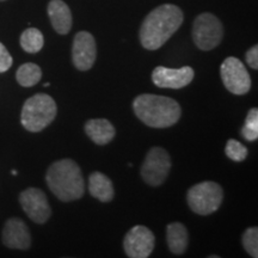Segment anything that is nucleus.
I'll list each match as a JSON object with an SVG mask.
<instances>
[{"label": "nucleus", "mask_w": 258, "mask_h": 258, "mask_svg": "<svg viewBox=\"0 0 258 258\" xmlns=\"http://www.w3.org/2000/svg\"><path fill=\"white\" fill-rule=\"evenodd\" d=\"M56 112L55 101L47 93H37L24 103L21 114L22 125L28 132L38 133L54 121Z\"/></svg>", "instance_id": "nucleus-4"}, {"label": "nucleus", "mask_w": 258, "mask_h": 258, "mask_svg": "<svg viewBox=\"0 0 258 258\" xmlns=\"http://www.w3.org/2000/svg\"><path fill=\"white\" fill-rule=\"evenodd\" d=\"M85 133L96 145L104 146L115 138V127L106 118H92L85 123Z\"/></svg>", "instance_id": "nucleus-15"}, {"label": "nucleus", "mask_w": 258, "mask_h": 258, "mask_svg": "<svg viewBox=\"0 0 258 258\" xmlns=\"http://www.w3.org/2000/svg\"><path fill=\"white\" fill-rule=\"evenodd\" d=\"M195 72L191 67L184 66L182 69H167L158 66L152 72L154 85L163 89H182L192 82Z\"/></svg>", "instance_id": "nucleus-12"}, {"label": "nucleus", "mask_w": 258, "mask_h": 258, "mask_svg": "<svg viewBox=\"0 0 258 258\" xmlns=\"http://www.w3.org/2000/svg\"><path fill=\"white\" fill-rule=\"evenodd\" d=\"M243 245L251 257H258V228L249 227L243 234Z\"/></svg>", "instance_id": "nucleus-22"}, {"label": "nucleus", "mask_w": 258, "mask_h": 258, "mask_svg": "<svg viewBox=\"0 0 258 258\" xmlns=\"http://www.w3.org/2000/svg\"><path fill=\"white\" fill-rule=\"evenodd\" d=\"M97 57L95 37L88 31H79L74 36L72 47V62L82 72L92 69Z\"/></svg>", "instance_id": "nucleus-11"}, {"label": "nucleus", "mask_w": 258, "mask_h": 258, "mask_svg": "<svg viewBox=\"0 0 258 258\" xmlns=\"http://www.w3.org/2000/svg\"><path fill=\"white\" fill-rule=\"evenodd\" d=\"M46 182L50 191L62 202L77 201L85 194L82 170L72 159H61L51 164L47 170Z\"/></svg>", "instance_id": "nucleus-3"}, {"label": "nucleus", "mask_w": 258, "mask_h": 258, "mask_svg": "<svg viewBox=\"0 0 258 258\" xmlns=\"http://www.w3.org/2000/svg\"><path fill=\"white\" fill-rule=\"evenodd\" d=\"M183 21V11L173 4H164L152 10L139 31L143 47L147 50L159 49L178 30Z\"/></svg>", "instance_id": "nucleus-1"}, {"label": "nucleus", "mask_w": 258, "mask_h": 258, "mask_svg": "<svg viewBox=\"0 0 258 258\" xmlns=\"http://www.w3.org/2000/svg\"><path fill=\"white\" fill-rule=\"evenodd\" d=\"M245 59L246 62L252 70H258V46L254 44L253 47H251L249 50L245 54Z\"/></svg>", "instance_id": "nucleus-24"}, {"label": "nucleus", "mask_w": 258, "mask_h": 258, "mask_svg": "<svg viewBox=\"0 0 258 258\" xmlns=\"http://www.w3.org/2000/svg\"><path fill=\"white\" fill-rule=\"evenodd\" d=\"M241 135L245 140L256 141L258 139V109H250L246 115L245 124L241 128Z\"/></svg>", "instance_id": "nucleus-20"}, {"label": "nucleus", "mask_w": 258, "mask_h": 258, "mask_svg": "<svg viewBox=\"0 0 258 258\" xmlns=\"http://www.w3.org/2000/svg\"><path fill=\"white\" fill-rule=\"evenodd\" d=\"M133 110L143 123L151 128H167L179 121L180 105L170 97L144 93L133 102Z\"/></svg>", "instance_id": "nucleus-2"}, {"label": "nucleus", "mask_w": 258, "mask_h": 258, "mask_svg": "<svg viewBox=\"0 0 258 258\" xmlns=\"http://www.w3.org/2000/svg\"><path fill=\"white\" fill-rule=\"evenodd\" d=\"M43 34L36 28H29L21 35V47L27 53H38L43 48Z\"/></svg>", "instance_id": "nucleus-19"}, {"label": "nucleus", "mask_w": 258, "mask_h": 258, "mask_svg": "<svg viewBox=\"0 0 258 258\" xmlns=\"http://www.w3.org/2000/svg\"><path fill=\"white\" fill-rule=\"evenodd\" d=\"M42 78V70L36 63L28 62L22 64L16 72V79L23 88H31L36 85Z\"/></svg>", "instance_id": "nucleus-18"}, {"label": "nucleus", "mask_w": 258, "mask_h": 258, "mask_svg": "<svg viewBox=\"0 0 258 258\" xmlns=\"http://www.w3.org/2000/svg\"><path fill=\"white\" fill-rule=\"evenodd\" d=\"M19 203L31 221L42 225L51 215V208L46 194L37 188H28L19 195Z\"/></svg>", "instance_id": "nucleus-10"}, {"label": "nucleus", "mask_w": 258, "mask_h": 258, "mask_svg": "<svg viewBox=\"0 0 258 258\" xmlns=\"http://www.w3.org/2000/svg\"><path fill=\"white\" fill-rule=\"evenodd\" d=\"M224 200V190L215 182L199 183L186 194V201L191 211L198 215H209L220 208Z\"/></svg>", "instance_id": "nucleus-5"}, {"label": "nucleus", "mask_w": 258, "mask_h": 258, "mask_svg": "<svg viewBox=\"0 0 258 258\" xmlns=\"http://www.w3.org/2000/svg\"><path fill=\"white\" fill-rule=\"evenodd\" d=\"M12 63H14V59H12L11 54L9 53L4 44L0 42V73H4L11 69Z\"/></svg>", "instance_id": "nucleus-23"}, {"label": "nucleus", "mask_w": 258, "mask_h": 258, "mask_svg": "<svg viewBox=\"0 0 258 258\" xmlns=\"http://www.w3.org/2000/svg\"><path fill=\"white\" fill-rule=\"evenodd\" d=\"M0 2H4V0H0Z\"/></svg>", "instance_id": "nucleus-25"}, {"label": "nucleus", "mask_w": 258, "mask_h": 258, "mask_svg": "<svg viewBox=\"0 0 258 258\" xmlns=\"http://www.w3.org/2000/svg\"><path fill=\"white\" fill-rule=\"evenodd\" d=\"M166 240L171 252L179 256L184 253L189 243V235L185 226L180 222H171L167 225Z\"/></svg>", "instance_id": "nucleus-17"}, {"label": "nucleus", "mask_w": 258, "mask_h": 258, "mask_svg": "<svg viewBox=\"0 0 258 258\" xmlns=\"http://www.w3.org/2000/svg\"><path fill=\"white\" fill-rule=\"evenodd\" d=\"M226 156L230 158L233 161H244L247 157V148L244 146L240 141L234 140V139H230L226 144L225 147Z\"/></svg>", "instance_id": "nucleus-21"}, {"label": "nucleus", "mask_w": 258, "mask_h": 258, "mask_svg": "<svg viewBox=\"0 0 258 258\" xmlns=\"http://www.w3.org/2000/svg\"><path fill=\"white\" fill-rule=\"evenodd\" d=\"M224 37V27L217 16L205 12L194 21L192 40L199 49L208 51L217 48Z\"/></svg>", "instance_id": "nucleus-6"}, {"label": "nucleus", "mask_w": 258, "mask_h": 258, "mask_svg": "<svg viewBox=\"0 0 258 258\" xmlns=\"http://www.w3.org/2000/svg\"><path fill=\"white\" fill-rule=\"evenodd\" d=\"M220 76L225 88L233 95H246L251 89V77L239 59L230 56L220 67Z\"/></svg>", "instance_id": "nucleus-8"}, {"label": "nucleus", "mask_w": 258, "mask_h": 258, "mask_svg": "<svg viewBox=\"0 0 258 258\" xmlns=\"http://www.w3.org/2000/svg\"><path fill=\"white\" fill-rule=\"evenodd\" d=\"M2 240L3 244L9 249L28 250L31 245L30 231L23 220L11 218L5 222Z\"/></svg>", "instance_id": "nucleus-13"}, {"label": "nucleus", "mask_w": 258, "mask_h": 258, "mask_svg": "<svg viewBox=\"0 0 258 258\" xmlns=\"http://www.w3.org/2000/svg\"><path fill=\"white\" fill-rule=\"evenodd\" d=\"M171 169V158L163 147H153L148 151L141 166V177L151 186H159L165 182Z\"/></svg>", "instance_id": "nucleus-7"}, {"label": "nucleus", "mask_w": 258, "mask_h": 258, "mask_svg": "<svg viewBox=\"0 0 258 258\" xmlns=\"http://www.w3.org/2000/svg\"><path fill=\"white\" fill-rule=\"evenodd\" d=\"M156 246V237L146 226L138 225L128 231L123 239V249L131 258H147Z\"/></svg>", "instance_id": "nucleus-9"}, {"label": "nucleus", "mask_w": 258, "mask_h": 258, "mask_svg": "<svg viewBox=\"0 0 258 258\" xmlns=\"http://www.w3.org/2000/svg\"><path fill=\"white\" fill-rule=\"evenodd\" d=\"M48 16L54 30L60 35H67L72 29V12L62 0H51L48 4Z\"/></svg>", "instance_id": "nucleus-14"}, {"label": "nucleus", "mask_w": 258, "mask_h": 258, "mask_svg": "<svg viewBox=\"0 0 258 258\" xmlns=\"http://www.w3.org/2000/svg\"><path fill=\"white\" fill-rule=\"evenodd\" d=\"M89 191L93 198L104 203L112 201L115 196L110 178L98 171L92 172L89 177Z\"/></svg>", "instance_id": "nucleus-16"}]
</instances>
